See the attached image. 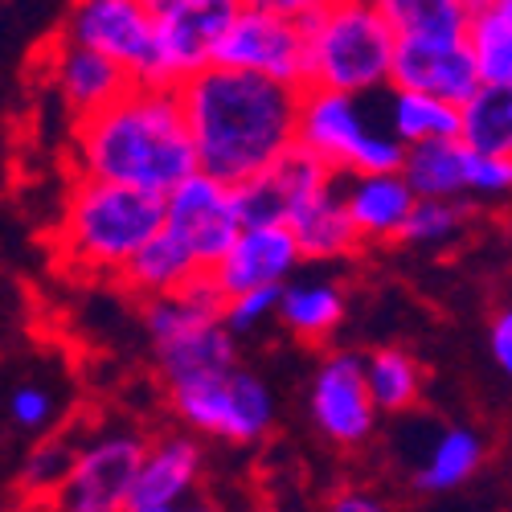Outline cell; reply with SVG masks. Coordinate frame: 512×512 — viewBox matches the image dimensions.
I'll return each mask as SVG.
<instances>
[{"label": "cell", "instance_id": "1", "mask_svg": "<svg viewBox=\"0 0 512 512\" xmlns=\"http://www.w3.org/2000/svg\"><path fill=\"white\" fill-rule=\"evenodd\" d=\"M197 173L222 185H250L295 152L300 87L209 66L177 87Z\"/></svg>", "mask_w": 512, "mask_h": 512}, {"label": "cell", "instance_id": "2", "mask_svg": "<svg viewBox=\"0 0 512 512\" xmlns=\"http://www.w3.org/2000/svg\"><path fill=\"white\" fill-rule=\"evenodd\" d=\"M74 164L78 177L91 181L140 189L152 197L177 193L197 173L177 91L132 87L107 111L74 123Z\"/></svg>", "mask_w": 512, "mask_h": 512}, {"label": "cell", "instance_id": "3", "mask_svg": "<svg viewBox=\"0 0 512 512\" xmlns=\"http://www.w3.org/2000/svg\"><path fill=\"white\" fill-rule=\"evenodd\" d=\"M304 91L381 99L394 87L398 37L373 0H312L304 17Z\"/></svg>", "mask_w": 512, "mask_h": 512}, {"label": "cell", "instance_id": "4", "mask_svg": "<svg viewBox=\"0 0 512 512\" xmlns=\"http://www.w3.org/2000/svg\"><path fill=\"white\" fill-rule=\"evenodd\" d=\"M164 234V197L78 177L58 213V254L82 275L119 279Z\"/></svg>", "mask_w": 512, "mask_h": 512}, {"label": "cell", "instance_id": "5", "mask_svg": "<svg viewBox=\"0 0 512 512\" xmlns=\"http://www.w3.org/2000/svg\"><path fill=\"white\" fill-rule=\"evenodd\" d=\"M222 308L226 304H222V295L213 291L209 275H201L181 295L144 304L152 361H156L168 390L238 365V336L226 328Z\"/></svg>", "mask_w": 512, "mask_h": 512}, {"label": "cell", "instance_id": "6", "mask_svg": "<svg viewBox=\"0 0 512 512\" xmlns=\"http://www.w3.org/2000/svg\"><path fill=\"white\" fill-rule=\"evenodd\" d=\"M295 148L316 156L336 177L402 173L406 160V148L381 123L377 99L336 95V91H304Z\"/></svg>", "mask_w": 512, "mask_h": 512}, {"label": "cell", "instance_id": "7", "mask_svg": "<svg viewBox=\"0 0 512 512\" xmlns=\"http://www.w3.org/2000/svg\"><path fill=\"white\" fill-rule=\"evenodd\" d=\"M168 402H173L181 431H189L193 439H218L230 447L263 443L279 418L275 390L267 386V377H259L246 365L168 390Z\"/></svg>", "mask_w": 512, "mask_h": 512}, {"label": "cell", "instance_id": "8", "mask_svg": "<svg viewBox=\"0 0 512 512\" xmlns=\"http://www.w3.org/2000/svg\"><path fill=\"white\" fill-rule=\"evenodd\" d=\"M308 9L312 0H250V5H238L222 33L213 66L242 70V74L271 78V82H283V87L304 91Z\"/></svg>", "mask_w": 512, "mask_h": 512}, {"label": "cell", "instance_id": "9", "mask_svg": "<svg viewBox=\"0 0 512 512\" xmlns=\"http://www.w3.org/2000/svg\"><path fill=\"white\" fill-rule=\"evenodd\" d=\"M148 435L132 426H103L74 451V467L54 496V512H127L136 476L148 451Z\"/></svg>", "mask_w": 512, "mask_h": 512}, {"label": "cell", "instance_id": "10", "mask_svg": "<svg viewBox=\"0 0 512 512\" xmlns=\"http://www.w3.org/2000/svg\"><path fill=\"white\" fill-rule=\"evenodd\" d=\"M58 37L123 66L136 87H156V17L152 0H78L66 9Z\"/></svg>", "mask_w": 512, "mask_h": 512}, {"label": "cell", "instance_id": "11", "mask_svg": "<svg viewBox=\"0 0 512 512\" xmlns=\"http://www.w3.org/2000/svg\"><path fill=\"white\" fill-rule=\"evenodd\" d=\"M308 418L316 435L340 451H357L377 435L381 410L369 394L365 353L332 349L320 357L308 381Z\"/></svg>", "mask_w": 512, "mask_h": 512}, {"label": "cell", "instance_id": "12", "mask_svg": "<svg viewBox=\"0 0 512 512\" xmlns=\"http://www.w3.org/2000/svg\"><path fill=\"white\" fill-rule=\"evenodd\" d=\"M238 0H152L156 17V87L177 91L218 58Z\"/></svg>", "mask_w": 512, "mask_h": 512}, {"label": "cell", "instance_id": "13", "mask_svg": "<svg viewBox=\"0 0 512 512\" xmlns=\"http://www.w3.org/2000/svg\"><path fill=\"white\" fill-rule=\"evenodd\" d=\"M164 230L173 234L209 275L230 254L238 234L246 230L238 189L213 181L205 173H193L177 193L164 197Z\"/></svg>", "mask_w": 512, "mask_h": 512}, {"label": "cell", "instance_id": "14", "mask_svg": "<svg viewBox=\"0 0 512 512\" xmlns=\"http://www.w3.org/2000/svg\"><path fill=\"white\" fill-rule=\"evenodd\" d=\"M394 87L418 91L443 103H472L484 87L480 70L467 50V33H435V37H398L394 54Z\"/></svg>", "mask_w": 512, "mask_h": 512}, {"label": "cell", "instance_id": "15", "mask_svg": "<svg viewBox=\"0 0 512 512\" xmlns=\"http://www.w3.org/2000/svg\"><path fill=\"white\" fill-rule=\"evenodd\" d=\"M41 66H46V91H54V99L74 115V123L107 111L111 103H119L136 87L123 66L107 62L103 54H95L87 46H74V41L58 37V33L50 37L46 54H41Z\"/></svg>", "mask_w": 512, "mask_h": 512}, {"label": "cell", "instance_id": "16", "mask_svg": "<svg viewBox=\"0 0 512 512\" xmlns=\"http://www.w3.org/2000/svg\"><path fill=\"white\" fill-rule=\"evenodd\" d=\"M304 267V250L287 226H246L230 254L209 271L213 291L226 300H238L246 291H283Z\"/></svg>", "mask_w": 512, "mask_h": 512}, {"label": "cell", "instance_id": "17", "mask_svg": "<svg viewBox=\"0 0 512 512\" xmlns=\"http://www.w3.org/2000/svg\"><path fill=\"white\" fill-rule=\"evenodd\" d=\"M205 480V447L189 431H168L156 435L144 451L132 508H189L201 500Z\"/></svg>", "mask_w": 512, "mask_h": 512}, {"label": "cell", "instance_id": "18", "mask_svg": "<svg viewBox=\"0 0 512 512\" xmlns=\"http://www.w3.org/2000/svg\"><path fill=\"white\" fill-rule=\"evenodd\" d=\"M340 197H345L349 222L361 238L369 242H402L410 213L418 205L414 189L406 185L402 173H373V177H340Z\"/></svg>", "mask_w": 512, "mask_h": 512}, {"label": "cell", "instance_id": "19", "mask_svg": "<svg viewBox=\"0 0 512 512\" xmlns=\"http://www.w3.org/2000/svg\"><path fill=\"white\" fill-rule=\"evenodd\" d=\"M484 459H488V443L480 431H472V426H435L414 455L410 484L422 496L455 492L480 476Z\"/></svg>", "mask_w": 512, "mask_h": 512}, {"label": "cell", "instance_id": "20", "mask_svg": "<svg viewBox=\"0 0 512 512\" xmlns=\"http://www.w3.org/2000/svg\"><path fill=\"white\" fill-rule=\"evenodd\" d=\"M349 320V291L328 275H295L279 295V328H287L304 345L336 336Z\"/></svg>", "mask_w": 512, "mask_h": 512}, {"label": "cell", "instance_id": "21", "mask_svg": "<svg viewBox=\"0 0 512 512\" xmlns=\"http://www.w3.org/2000/svg\"><path fill=\"white\" fill-rule=\"evenodd\" d=\"M377 111H381L386 132L402 148L459 140V127H463V107L431 99V95H418V91H398V87H390L377 99Z\"/></svg>", "mask_w": 512, "mask_h": 512}, {"label": "cell", "instance_id": "22", "mask_svg": "<svg viewBox=\"0 0 512 512\" xmlns=\"http://www.w3.org/2000/svg\"><path fill=\"white\" fill-rule=\"evenodd\" d=\"M201 275H205L201 263L193 259V254H189L173 234L164 230V234H156V238L136 254L132 267L119 275V283L132 291V295H140L144 304H152V300H168V295L189 291Z\"/></svg>", "mask_w": 512, "mask_h": 512}, {"label": "cell", "instance_id": "23", "mask_svg": "<svg viewBox=\"0 0 512 512\" xmlns=\"http://www.w3.org/2000/svg\"><path fill=\"white\" fill-rule=\"evenodd\" d=\"M402 177L418 201H467V144L443 140L406 148Z\"/></svg>", "mask_w": 512, "mask_h": 512}, {"label": "cell", "instance_id": "24", "mask_svg": "<svg viewBox=\"0 0 512 512\" xmlns=\"http://www.w3.org/2000/svg\"><path fill=\"white\" fill-rule=\"evenodd\" d=\"M467 50L480 82H512V0H476L467 9Z\"/></svg>", "mask_w": 512, "mask_h": 512}, {"label": "cell", "instance_id": "25", "mask_svg": "<svg viewBox=\"0 0 512 512\" xmlns=\"http://www.w3.org/2000/svg\"><path fill=\"white\" fill-rule=\"evenodd\" d=\"M365 377H369V394L381 414H410L426 390V373L418 357L398 345H381L365 353Z\"/></svg>", "mask_w": 512, "mask_h": 512}, {"label": "cell", "instance_id": "26", "mask_svg": "<svg viewBox=\"0 0 512 512\" xmlns=\"http://www.w3.org/2000/svg\"><path fill=\"white\" fill-rule=\"evenodd\" d=\"M459 140L476 152L512 160V82H492L463 103Z\"/></svg>", "mask_w": 512, "mask_h": 512}, {"label": "cell", "instance_id": "27", "mask_svg": "<svg viewBox=\"0 0 512 512\" xmlns=\"http://www.w3.org/2000/svg\"><path fill=\"white\" fill-rule=\"evenodd\" d=\"M394 37H435L467 33V0H381Z\"/></svg>", "mask_w": 512, "mask_h": 512}, {"label": "cell", "instance_id": "28", "mask_svg": "<svg viewBox=\"0 0 512 512\" xmlns=\"http://www.w3.org/2000/svg\"><path fill=\"white\" fill-rule=\"evenodd\" d=\"M467 222H472L467 201H418L402 242H410L418 250H443L467 230Z\"/></svg>", "mask_w": 512, "mask_h": 512}, {"label": "cell", "instance_id": "29", "mask_svg": "<svg viewBox=\"0 0 512 512\" xmlns=\"http://www.w3.org/2000/svg\"><path fill=\"white\" fill-rule=\"evenodd\" d=\"M74 451H78V443L74 439H41L29 455H25V463H21V484H25V492H33V496H58V488L66 484V476H70V467H74Z\"/></svg>", "mask_w": 512, "mask_h": 512}, {"label": "cell", "instance_id": "30", "mask_svg": "<svg viewBox=\"0 0 512 512\" xmlns=\"http://www.w3.org/2000/svg\"><path fill=\"white\" fill-rule=\"evenodd\" d=\"M5 410H9V422L25 435H50L58 422V398L50 386H41V381H21V386H13Z\"/></svg>", "mask_w": 512, "mask_h": 512}, {"label": "cell", "instance_id": "31", "mask_svg": "<svg viewBox=\"0 0 512 512\" xmlns=\"http://www.w3.org/2000/svg\"><path fill=\"white\" fill-rule=\"evenodd\" d=\"M467 205L480 201V205H496L512 197V160L504 156H488V152H476L467 148Z\"/></svg>", "mask_w": 512, "mask_h": 512}, {"label": "cell", "instance_id": "32", "mask_svg": "<svg viewBox=\"0 0 512 512\" xmlns=\"http://www.w3.org/2000/svg\"><path fill=\"white\" fill-rule=\"evenodd\" d=\"M279 295L283 291H246L238 295V300H226L222 308V320L234 336H250V332H259L267 324H279Z\"/></svg>", "mask_w": 512, "mask_h": 512}, {"label": "cell", "instance_id": "33", "mask_svg": "<svg viewBox=\"0 0 512 512\" xmlns=\"http://www.w3.org/2000/svg\"><path fill=\"white\" fill-rule=\"evenodd\" d=\"M324 512H398L390 504L386 492L377 488H365V484H340L332 496H328V508Z\"/></svg>", "mask_w": 512, "mask_h": 512}, {"label": "cell", "instance_id": "34", "mask_svg": "<svg viewBox=\"0 0 512 512\" xmlns=\"http://www.w3.org/2000/svg\"><path fill=\"white\" fill-rule=\"evenodd\" d=\"M488 353H492V365L512 381V304L496 308L488 320Z\"/></svg>", "mask_w": 512, "mask_h": 512}, {"label": "cell", "instance_id": "35", "mask_svg": "<svg viewBox=\"0 0 512 512\" xmlns=\"http://www.w3.org/2000/svg\"><path fill=\"white\" fill-rule=\"evenodd\" d=\"M181 512H230L222 500H213V496H201V500H193L189 508H181Z\"/></svg>", "mask_w": 512, "mask_h": 512}, {"label": "cell", "instance_id": "36", "mask_svg": "<svg viewBox=\"0 0 512 512\" xmlns=\"http://www.w3.org/2000/svg\"><path fill=\"white\" fill-rule=\"evenodd\" d=\"M127 512H177V508H127Z\"/></svg>", "mask_w": 512, "mask_h": 512}, {"label": "cell", "instance_id": "37", "mask_svg": "<svg viewBox=\"0 0 512 512\" xmlns=\"http://www.w3.org/2000/svg\"><path fill=\"white\" fill-rule=\"evenodd\" d=\"M250 512H275V508H250Z\"/></svg>", "mask_w": 512, "mask_h": 512}, {"label": "cell", "instance_id": "38", "mask_svg": "<svg viewBox=\"0 0 512 512\" xmlns=\"http://www.w3.org/2000/svg\"><path fill=\"white\" fill-rule=\"evenodd\" d=\"M508 205H512V197H508Z\"/></svg>", "mask_w": 512, "mask_h": 512}]
</instances>
